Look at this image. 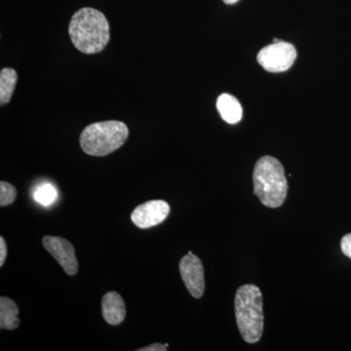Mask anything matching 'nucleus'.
<instances>
[{
	"label": "nucleus",
	"mask_w": 351,
	"mask_h": 351,
	"mask_svg": "<svg viewBox=\"0 0 351 351\" xmlns=\"http://www.w3.org/2000/svg\"><path fill=\"white\" fill-rule=\"evenodd\" d=\"M235 317L242 338L248 343L260 341L263 332V295L260 288L246 284L235 295Z\"/></svg>",
	"instance_id": "3"
},
{
	"label": "nucleus",
	"mask_w": 351,
	"mask_h": 351,
	"mask_svg": "<svg viewBox=\"0 0 351 351\" xmlns=\"http://www.w3.org/2000/svg\"><path fill=\"white\" fill-rule=\"evenodd\" d=\"M34 200L43 206H49L58 197V191L51 184H43L36 189L34 193Z\"/></svg>",
	"instance_id": "13"
},
{
	"label": "nucleus",
	"mask_w": 351,
	"mask_h": 351,
	"mask_svg": "<svg viewBox=\"0 0 351 351\" xmlns=\"http://www.w3.org/2000/svg\"><path fill=\"white\" fill-rule=\"evenodd\" d=\"M44 248L63 267L69 276H75L78 271V261L75 256V247L68 240L60 237H44L43 239Z\"/></svg>",
	"instance_id": "7"
},
{
	"label": "nucleus",
	"mask_w": 351,
	"mask_h": 351,
	"mask_svg": "<svg viewBox=\"0 0 351 351\" xmlns=\"http://www.w3.org/2000/svg\"><path fill=\"white\" fill-rule=\"evenodd\" d=\"M19 307L9 298H0V328L3 330H15L19 327Z\"/></svg>",
	"instance_id": "11"
},
{
	"label": "nucleus",
	"mask_w": 351,
	"mask_h": 351,
	"mask_svg": "<svg viewBox=\"0 0 351 351\" xmlns=\"http://www.w3.org/2000/svg\"><path fill=\"white\" fill-rule=\"evenodd\" d=\"M129 136L128 127L117 120L97 122L87 126L80 135V147L92 156H105L121 147Z\"/></svg>",
	"instance_id": "4"
},
{
	"label": "nucleus",
	"mask_w": 351,
	"mask_h": 351,
	"mask_svg": "<svg viewBox=\"0 0 351 351\" xmlns=\"http://www.w3.org/2000/svg\"><path fill=\"white\" fill-rule=\"evenodd\" d=\"M297 51L291 43L279 40L263 48L258 54V63L270 73L288 71L294 64Z\"/></svg>",
	"instance_id": "5"
},
{
	"label": "nucleus",
	"mask_w": 351,
	"mask_h": 351,
	"mask_svg": "<svg viewBox=\"0 0 351 351\" xmlns=\"http://www.w3.org/2000/svg\"><path fill=\"white\" fill-rule=\"evenodd\" d=\"M101 311L104 319L108 324L113 326L121 324L126 316L125 302L119 293L108 292L103 297Z\"/></svg>",
	"instance_id": "9"
},
{
	"label": "nucleus",
	"mask_w": 351,
	"mask_h": 351,
	"mask_svg": "<svg viewBox=\"0 0 351 351\" xmlns=\"http://www.w3.org/2000/svg\"><path fill=\"white\" fill-rule=\"evenodd\" d=\"M17 80L15 69L6 68L0 71V105L4 106L10 101Z\"/></svg>",
	"instance_id": "12"
},
{
	"label": "nucleus",
	"mask_w": 351,
	"mask_h": 351,
	"mask_svg": "<svg viewBox=\"0 0 351 351\" xmlns=\"http://www.w3.org/2000/svg\"><path fill=\"white\" fill-rule=\"evenodd\" d=\"M7 257V246L3 237H0V267L4 265Z\"/></svg>",
	"instance_id": "16"
},
{
	"label": "nucleus",
	"mask_w": 351,
	"mask_h": 351,
	"mask_svg": "<svg viewBox=\"0 0 351 351\" xmlns=\"http://www.w3.org/2000/svg\"><path fill=\"white\" fill-rule=\"evenodd\" d=\"M237 1H239V0H223V2L226 4H234L237 3Z\"/></svg>",
	"instance_id": "18"
},
{
	"label": "nucleus",
	"mask_w": 351,
	"mask_h": 351,
	"mask_svg": "<svg viewBox=\"0 0 351 351\" xmlns=\"http://www.w3.org/2000/svg\"><path fill=\"white\" fill-rule=\"evenodd\" d=\"M217 108L221 117L228 123L235 124L241 120V105L232 95L221 94L217 101Z\"/></svg>",
	"instance_id": "10"
},
{
	"label": "nucleus",
	"mask_w": 351,
	"mask_h": 351,
	"mask_svg": "<svg viewBox=\"0 0 351 351\" xmlns=\"http://www.w3.org/2000/svg\"><path fill=\"white\" fill-rule=\"evenodd\" d=\"M341 248L346 257L351 258V233L345 235L341 239Z\"/></svg>",
	"instance_id": "15"
},
{
	"label": "nucleus",
	"mask_w": 351,
	"mask_h": 351,
	"mask_svg": "<svg viewBox=\"0 0 351 351\" xmlns=\"http://www.w3.org/2000/svg\"><path fill=\"white\" fill-rule=\"evenodd\" d=\"M17 197L15 186L7 182H0V206L5 207L12 204Z\"/></svg>",
	"instance_id": "14"
},
{
	"label": "nucleus",
	"mask_w": 351,
	"mask_h": 351,
	"mask_svg": "<svg viewBox=\"0 0 351 351\" xmlns=\"http://www.w3.org/2000/svg\"><path fill=\"white\" fill-rule=\"evenodd\" d=\"M167 346L162 343H154V345L140 348L138 351H165L167 350Z\"/></svg>",
	"instance_id": "17"
},
{
	"label": "nucleus",
	"mask_w": 351,
	"mask_h": 351,
	"mask_svg": "<svg viewBox=\"0 0 351 351\" xmlns=\"http://www.w3.org/2000/svg\"><path fill=\"white\" fill-rule=\"evenodd\" d=\"M179 269L189 294L195 299H200L205 291L204 267L200 258L193 252H189L180 262Z\"/></svg>",
	"instance_id": "6"
},
{
	"label": "nucleus",
	"mask_w": 351,
	"mask_h": 351,
	"mask_svg": "<svg viewBox=\"0 0 351 351\" xmlns=\"http://www.w3.org/2000/svg\"><path fill=\"white\" fill-rule=\"evenodd\" d=\"M254 191L262 204L278 208L283 204L288 182L282 164L272 156H263L256 163L253 173Z\"/></svg>",
	"instance_id": "2"
},
{
	"label": "nucleus",
	"mask_w": 351,
	"mask_h": 351,
	"mask_svg": "<svg viewBox=\"0 0 351 351\" xmlns=\"http://www.w3.org/2000/svg\"><path fill=\"white\" fill-rule=\"evenodd\" d=\"M69 34L76 49L84 54H96L105 49L110 41V25L100 11L85 7L71 18Z\"/></svg>",
	"instance_id": "1"
},
{
	"label": "nucleus",
	"mask_w": 351,
	"mask_h": 351,
	"mask_svg": "<svg viewBox=\"0 0 351 351\" xmlns=\"http://www.w3.org/2000/svg\"><path fill=\"white\" fill-rule=\"evenodd\" d=\"M169 213L170 206L166 201L152 200L136 207L131 219L138 228H149L165 221Z\"/></svg>",
	"instance_id": "8"
}]
</instances>
